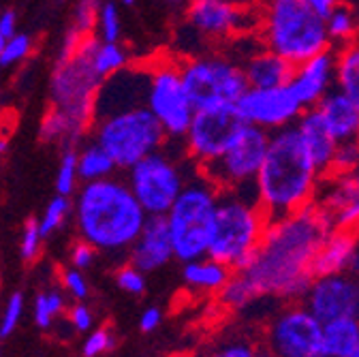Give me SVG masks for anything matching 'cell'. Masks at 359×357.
<instances>
[{
	"mask_svg": "<svg viewBox=\"0 0 359 357\" xmlns=\"http://www.w3.org/2000/svg\"><path fill=\"white\" fill-rule=\"evenodd\" d=\"M330 231L327 216L314 203L302 212L269 220L252 261L240 272L248 276L261 299L299 302L314 278V255Z\"/></svg>",
	"mask_w": 359,
	"mask_h": 357,
	"instance_id": "cell-1",
	"label": "cell"
},
{
	"mask_svg": "<svg viewBox=\"0 0 359 357\" xmlns=\"http://www.w3.org/2000/svg\"><path fill=\"white\" fill-rule=\"evenodd\" d=\"M73 214L79 238L105 255L128 252L150 218L128 182L116 175L83 182L75 195Z\"/></svg>",
	"mask_w": 359,
	"mask_h": 357,
	"instance_id": "cell-2",
	"label": "cell"
},
{
	"mask_svg": "<svg viewBox=\"0 0 359 357\" xmlns=\"http://www.w3.org/2000/svg\"><path fill=\"white\" fill-rule=\"evenodd\" d=\"M325 173L312 161L295 126L272 133L255 182V197L269 220L306 210L314 203Z\"/></svg>",
	"mask_w": 359,
	"mask_h": 357,
	"instance_id": "cell-3",
	"label": "cell"
},
{
	"mask_svg": "<svg viewBox=\"0 0 359 357\" xmlns=\"http://www.w3.org/2000/svg\"><path fill=\"white\" fill-rule=\"evenodd\" d=\"M252 9L259 41L293 67L332 50L325 18L304 0H255Z\"/></svg>",
	"mask_w": 359,
	"mask_h": 357,
	"instance_id": "cell-4",
	"label": "cell"
},
{
	"mask_svg": "<svg viewBox=\"0 0 359 357\" xmlns=\"http://www.w3.org/2000/svg\"><path fill=\"white\" fill-rule=\"evenodd\" d=\"M269 218L252 191H220L208 257L240 272L252 261Z\"/></svg>",
	"mask_w": 359,
	"mask_h": 357,
	"instance_id": "cell-5",
	"label": "cell"
},
{
	"mask_svg": "<svg viewBox=\"0 0 359 357\" xmlns=\"http://www.w3.org/2000/svg\"><path fill=\"white\" fill-rule=\"evenodd\" d=\"M218 201L220 189L197 169L171 210L165 214L175 261L187 263L208 257L216 225Z\"/></svg>",
	"mask_w": 359,
	"mask_h": 357,
	"instance_id": "cell-6",
	"label": "cell"
},
{
	"mask_svg": "<svg viewBox=\"0 0 359 357\" xmlns=\"http://www.w3.org/2000/svg\"><path fill=\"white\" fill-rule=\"evenodd\" d=\"M99 41L101 39L95 32L86 36L73 52H58L50 79L52 105L88 124L90 128L95 122V101L99 88L105 81L95 69V52Z\"/></svg>",
	"mask_w": 359,
	"mask_h": 357,
	"instance_id": "cell-7",
	"label": "cell"
},
{
	"mask_svg": "<svg viewBox=\"0 0 359 357\" xmlns=\"http://www.w3.org/2000/svg\"><path fill=\"white\" fill-rule=\"evenodd\" d=\"M90 135L114 159L120 171H128L135 163L169 144L165 128L146 105L95 120Z\"/></svg>",
	"mask_w": 359,
	"mask_h": 357,
	"instance_id": "cell-8",
	"label": "cell"
},
{
	"mask_svg": "<svg viewBox=\"0 0 359 357\" xmlns=\"http://www.w3.org/2000/svg\"><path fill=\"white\" fill-rule=\"evenodd\" d=\"M195 171L197 167L189 161L182 142L177 152H171L169 140L163 150L135 163L126 171V182L148 216H165Z\"/></svg>",
	"mask_w": 359,
	"mask_h": 357,
	"instance_id": "cell-9",
	"label": "cell"
},
{
	"mask_svg": "<svg viewBox=\"0 0 359 357\" xmlns=\"http://www.w3.org/2000/svg\"><path fill=\"white\" fill-rule=\"evenodd\" d=\"M180 71L195 109L236 105L248 88L242 65L224 48L180 58Z\"/></svg>",
	"mask_w": 359,
	"mask_h": 357,
	"instance_id": "cell-10",
	"label": "cell"
},
{
	"mask_svg": "<svg viewBox=\"0 0 359 357\" xmlns=\"http://www.w3.org/2000/svg\"><path fill=\"white\" fill-rule=\"evenodd\" d=\"M148 67L150 77L146 107L156 116L171 142H182L195 116V105L187 93L182 71H180V58L163 56L152 60Z\"/></svg>",
	"mask_w": 359,
	"mask_h": 357,
	"instance_id": "cell-11",
	"label": "cell"
},
{
	"mask_svg": "<svg viewBox=\"0 0 359 357\" xmlns=\"http://www.w3.org/2000/svg\"><path fill=\"white\" fill-rule=\"evenodd\" d=\"M184 34L197 39L199 50L224 48L233 39L252 32L257 18L252 5H242L236 0H203L189 3L182 13Z\"/></svg>",
	"mask_w": 359,
	"mask_h": 357,
	"instance_id": "cell-12",
	"label": "cell"
},
{
	"mask_svg": "<svg viewBox=\"0 0 359 357\" xmlns=\"http://www.w3.org/2000/svg\"><path fill=\"white\" fill-rule=\"evenodd\" d=\"M263 342L276 357H325L323 323L302 302L278 304L265 321Z\"/></svg>",
	"mask_w": 359,
	"mask_h": 357,
	"instance_id": "cell-13",
	"label": "cell"
},
{
	"mask_svg": "<svg viewBox=\"0 0 359 357\" xmlns=\"http://www.w3.org/2000/svg\"><path fill=\"white\" fill-rule=\"evenodd\" d=\"M272 133L244 124L236 142L216 163L199 169L220 191H252Z\"/></svg>",
	"mask_w": 359,
	"mask_h": 357,
	"instance_id": "cell-14",
	"label": "cell"
},
{
	"mask_svg": "<svg viewBox=\"0 0 359 357\" xmlns=\"http://www.w3.org/2000/svg\"><path fill=\"white\" fill-rule=\"evenodd\" d=\"M242 126L244 122L236 105L195 109L191 126L187 130V135L182 137V148L189 161L197 169H203L216 163L227 152V148L240 135Z\"/></svg>",
	"mask_w": 359,
	"mask_h": 357,
	"instance_id": "cell-15",
	"label": "cell"
},
{
	"mask_svg": "<svg viewBox=\"0 0 359 357\" xmlns=\"http://www.w3.org/2000/svg\"><path fill=\"white\" fill-rule=\"evenodd\" d=\"M236 109L244 124L263 128L267 133L295 126L299 116L306 112L289 83L272 88H246V93L236 103Z\"/></svg>",
	"mask_w": 359,
	"mask_h": 357,
	"instance_id": "cell-16",
	"label": "cell"
},
{
	"mask_svg": "<svg viewBox=\"0 0 359 357\" xmlns=\"http://www.w3.org/2000/svg\"><path fill=\"white\" fill-rule=\"evenodd\" d=\"M299 302L321 323L359 317V278L351 272L314 276Z\"/></svg>",
	"mask_w": 359,
	"mask_h": 357,
	"instance_id": "cell-17",
	"label": "cell"
},
{
	"mask_svg": "<svg viewBox=\"0 0 359 357\" xmlns=\"http://www.w3.org/2000/svg\"><path fill=\"white\" fill-rule=\"evenodd\" d=\"M148 77H150L148 65H128L116 75L107 77L99 88V95L95 101V120L137 105H146Z\"/></svg>",
	"mask_w": 359,
	"mask_h": 357,
	"instance_id": "cell-18",
	"label": "cell"
},
{
	"mask_svg": "<svg viewBox=\"0 0 359 357\" xmlns=\"http://www.w3.org/2000/svg\"><path fill=\"white\" fill-rule=\"evenodd\" d=\"M289 88L304 109H312L336 88V50H325L293 67Z\"/></svg>",
	"mask_w": 359,
	"mask_h": 357,
	"instance_id": "cell-19",
	"label": "cell"
},
{
	"mask_svg": "<svg viewBox=\"0 0 359 357\" xmlns=\"http://www.w3.org/2000/svg\"><path fill=\"white\" fill-rule=\"evenodd\" d=\"M175 259L171 236L165 216H150L137 242L128 250V263L140 267L144 274H154Z\"/></svg>",
	"mask_w": 359,
	"mask_h": 357,
	"instance_id": "cell-20",
	"label": "cell"
},
{
	"mask_svg": "<svg viewBox=\"0 0 359 357\" xmlns=\"http://www.w3.org/2000/svg\"><path fill=\"white\" fill-rule=\"evenodd\" d=\"M359 250L357 229H332L321 242L312 261V276L351 272Z\"/></svg>",
	"mask_w": 359,
	"mask_h": 357,
	"instance_id": "cell-21",
	"label": "cell"
},
{
	"mask_svg": "<svg viewBox=\"0 0 359 357\" xmlns=\"http://www.w3.org/2000/svg\"><path fill=\"white\" fill-rule=\"evenodd\" d=\"M295 130H297L302 144L306 146L308 154L312 156V161L319 165V169L323 173H327L330 167H332L338 142L332 135V130L327 128L321 114L317 112V107L306 109L299 116V120L295 122Z\"/></svg>",
	"mask_w": 359,
	"mask_h": 357,
	"instance_id": "cell-22",
	"label": "cell"
},
{
	"mask_svg": "<svg viewBox=\"0 0 359 357\" xmlns=\"http://www.w3.org/2000/svg\"><path fill=\"white\" fill-rule=\"evenodd\" d=\"M317 112L325 120L338 144L359 140V107L342 90L334 88L330 95L321 99Z\"/></svg>",
	"mask_w": 359,
	"mask_h": 357,
	"instance_id": "cell-23",
	"label": "cell"
},
{
	"mask_svg": "<svg viewBox=\"0 0 359 357\" xmlns=\"http://www.w3.org/2000/svg\"><path fill=\"white\" fill-rule=\"evenodd\" d=\"M233 270L224 263L212 259V257H201L182 263V281L189 289L201 293V295H218L222 287L227 285L231 278Z\"/></svg>",
	"mask_w": 359,
	"mask_h": 357,
	"instance_id": "cell-24",
	"label": "cell"
},
{
	"mask_svg": "<svg viewBox=\"0 0 359 357\" xmlns=\"http://www.w3.org/2000/svg\"><path fill=\"white\" fill-rule=\"evenodd\" d=\"M359 344V317H340L323 323L325 357H351Z\"/></svg>",
	"mask_w": 359,
	"mask_h": 357,
	"instance_id": "cell-25",
	"label": "cell"
},
{
	"mask_svg": "<svg viewBox=\"0 0 359 357\" xmlns=\"http://www.w3.org/2000/svg\"><path fill=\"white\" fill-rule=\"evenodd\" d=\"M325 30H327V36H330V43H332L334 50L348 46V43L359 39L357 7L353 3H348V0H344V3L334 7L325 15Z\"/></svg>",
	"mask_w": 359,
	"mask_h": 357,
	"instance_id": "cell-26",
	"label": "cell"
},
{
	"mask_svg": "<svg viewBox=\"0 0 359 357\" xmlns=\"http://www.w3.org/2000/svg\"><path fill=\"white\" fill-rule=\"evenodd\" d=\"M336 88L359 107V39L336 50Z\"/></svg>",
	"mask_w": 359,
	"mask_h": 357,
	"instance_id": "cell-27",
	"label": "cell"
},
{
	"mask_svg": "<svg viewBox=\"0 0 359 357\" xmlns=\"http://www.w3.org/2000/svg\"><path fill=\"white\" fill-rule=\"evenodd\" d=\"M77 171L81 182H95L109 177L118 171L114 159L93 140L77 150Z\"/></svg>",
	"mask_w": 359,
	"mask_h": 357,
	"instance_id": "cell-28",
	"label": "cell"
},
{
	"mask_svg": "<svg viewBox=\"0 0 359 357\" xmlns=\"http://www.w3.org/2000/svg\"><path fill=\"white\" fill-rule=\"evenodd\" d=\"M67 293L58 289H43L34 295L32 302V321L39 330L48 332L52 330L60 317L67 315Z\"/></svg>",
	"mask_w": 359,
	"mask_h": 357,
	"instance_id": "cell-29",
	"label": "cell"
},
{
	"mask_svg": "<svg viewBox=\"0 0 359 357\" xmlns=\"http://www.w3.org/2000/svg\"><path fill=\"white\" fill-rule=\"evenodd\" d=\"M218 302L227 310L242 312V310H248L250 306L265 302V299L259 297L255 285L248 281V276L244 272H233L231 278L227 281V285H224L222 291L218 293Z\"/></svg>",
	"mask_w": 359,
	"mask_h": 357,
	"instance_id": "cell-30",
	"label": "cell"
},
{
	"mask_svg": "<svg viewBox=\"0 0 359 357\" xmlns=\"http://www.w3.org/2000/svg\"><path fill=\"white\" fill-rule=\"evenodd\" d=\"M128 65H130V52L120 41H116V43L99 41L97 52H95V69L103 79L116 75L118 71H122Z\"/></svg>",
	"mask_w": 359,
	"mask_h": 357,
	"instance_id": "cell-31",
	"label": "cell"
},
{
	"mask_svg": "<svg viewBox=\"0 0 359 357\" xmlns=\"http://www.w3.org/2000/svg\"><path fill=\"white\" fill-rule=\"evenodd\" d=\"M71 212H73V201H71V197H65V195H56L48 206H45L43 214L39 216V227H41V234L45 236V240L65 225Z\"/></svg>",
	"mask_w": 359,
	"mask_h": 357,
	"instance_id": "cell-32",
	"label": "cell"
},
{
	"mask_svg": "<svg viewBox=\"0 0 359 357\" xmlns=\"http://www.w3.org/2000/svg\"><path fill=\"white\" fill-rule=\"evenodd\" d=\"M77 182H81L77 171V148L62 150V159L56 173V195L71 197L77 191Z\"/></svg>",
	"mask_w": 359,
	"mask_h": 357,
	"instance_id": "cell-33",
	"label": "cell"
},
{
	"mask_svg": "<svg viewBox=\"0 0 359 357\" xmlns=\"http://www.w3.org/2000/svg\"><path fill=\"white\" fill-rule=\"evenodd\" d=\"M116 334L111 328L107 325H101V328H95L90 330L81 342V357H105L107 353L114 351L116 346Z\"/></svg>",
	"mask_w": 359,
	"mask_h": 357,
	"instance_id": "cell-34",
	"label": "cell"
},
{
	"mask_svg": "<svg viewBox=\"0 0 359 357\" xmlns=\"http://www.w3.org/2000/svg\"><path fill=\"white\" fill-rule=\"evenodd\" d=\"M24 312H26V295L22 291L11 293L3 306V312H0V338H9L20 328Z\"/></svg>",
	"mask_w": 359,
	"mask_h": 357,
	"instance_id": "cell-35",
	"label": "cell"
},
{
	"mask_svg": "<svg viewBox=\"0 0 359 357\" xmlns=\"http://www.w3.org/2000/svg\"><path fill=\"white\" fill-rule=\"evenodd\" d=\"M122 34V20H120V11L114 0H105L99 9V18H97V36L101 41L107 43H116L120 41Z\"/></svg>",
	"mask_w": 359,
	"mask_h": 357,
	"instance_id": "cell-36",
	"label": "cell"
},
{
	"mask_svg": "<svg viewBox=\"0 0 359 357\" xmlns=\"http://www.w3.org/2000/svg\"><path fill=\"white\" fill-rule=\"evenodd\" d=\"M114 281H116V287L126 293V295H133V297H140L146 293V287H148V281H146V274L140 270V267H135L133 263H124L120 265L116 274H114Z\"/></svg>",
	"mask_w": 359,
	"mask_h": 357,
	"instance_id": "cell-37",
	"label": "cell"
},
{
	"mask_svg": "<svg viewBox=\"0 0 359 357\" xmlns=\"http://www.w3.org/2000/svg\"><path fill=\"white\" fill-rule=\"evenodd\" d=\"M45 236L41 234L39 227V218H28L24 222V229H22V238H20V257L26 263H32L39 259L41 248H43Z\"/></svg>",
	"mask_w": 359,
	"mask_h": 357,
	"instance_id": "cell-38",
	"label": "cell"
},
{
	"mask_svg": "<svg viewBox=\"0 0 359 357\" xmlns=\"http://www.w3.org/2000/svg\"><path fill=\"white\" fill-rule=\"evenodd\" d=\"M60 289L71 297L73 302H88L90 297V281L88 276L77 270V267H65L60 272Z\"/></svg>",
	"mask_w": 359,
	"mask_h": 357,
	"instance_id": "cell-39",
	"label": "cell"
},
{
	"mask_svg": "<svg viewBox=\"0 0 359 357\" xmlns=\"http://www.w3.org/2000/svg\"><path fill=\"white\" fill-rule=\"evenodd\" d=\"M32 52V36L30 34H13L5 41V48L0 52V69H9L24 58H28Z\"/></svg>",
	"mask_w": 359,
	"mask_h": 357,
	"instance_id": "cell-40",
	"label": "cell"
},
{
	"mask_svg": "<svg viewBox=\"0 0 359 357\" xmlns=\"http://www.w3.org/2000/svg\"><path fill=\"white\" fill-rule=\"evenodd\" d=\"M259 342H252L250 338L238 336V338H229L222 340L220 344L212 346L210 351L201 353L199 357H255Z\"/></svg>",
	"mask_w": 359,
	"mask_h": 357,
	"instance_id": "cell-41",
	"label": "cell"
},
{
	"mask_svg": "<svg viewBox=\"0 0 359 357\" xmlns=\"http://www.w3.org/2000/svg\"><path fill=\"white\" fill-rule=\"evenodd\" d=\"M357 165H359V140H355V142H342L336 148V154H334V161H332V167H330L327 173L346 175Z\"/></svg>",
	"mask_w": 359,
	"mask_h": 357,
	"instance_id": "cell-42",
	"label": "cell"
},
{
	"mask_svg": "<svg viewBox=\"0 0 359 357\" xmlns=\"http://www.w3.org/2000/svg\"><path fill=\"white\" fill-rule=\"evenodd\" d=\"M67 323L75 334H88L90 330H95L97 317L95 310L88 306V302H73V306H69L67 310Z\"/></svg>",
	"mask_w": 359,
	"mask_h": 357,
	"instance_id": "cell-43",
	"label": "cell"
},
{
	"mask_svg": "<svg viewBox=\"0 0 359 357\" xmlns=\"http://www.w3.org/2000/svg\"><path fill=\"white\" fill-rule=\"evenodd\" d=\"M99 255L101 252L93 244H88L86 240L79 238L71 246V250H69V263H71V267H77V270L86 272V270H90V267L95 265V261H97Z\"/></svg>",
	"mask_w": 359,
	"mask_h": 357,
	"instance_id": "cell-44",
	"label": "cell"
},
{
	"mask_svg": "<svg viewBox=\"0 0 359 357\" xmlns=\"http://www.w3.org/2000/svg\"><path fill=\"white\" fill-rule=\"evenodd\" d=\"M163 323V310L158 306H148L142 310V315H140V330L144 334H152L161 328Z\"/></svg>",
	"mask_w": 359,
	"mask_h": 357,
	"instance_id": "cell-45",
	"label": "cell"
},
{
	"mask_svg": "<svg viewBox=\"0 0 359 357\" xmlns=\"http://www.w3.org/2000/svg\"><path fill=\"white\" fill-rule=\"evenodd\" d=\"M0 34L5 39H11L13 34H18V15L15 11L7 9L0 13Z\"/></svg>",
	"mask_w": 359,
	"mask_h": 357,
	"instance_id": "cell-46",
	"label": "cell"
},
{
	"mask_svg": "<svg viewBox=\"0 0 359 357\" xmlns=\"http://www.w3.org/2000/svg\"><path fill=\"white\" fill-rule=\"evenodd\" d=\"M304 3H306V5H310L314 11L321 13V15L325 18L334 7H338L340 3H344V0H304Z\"/></svg>",
	"mask_w": 359,
	"mask_h": 357,
	"instance_id": "cell-47",
	"label": "cell"
},
{
	"mask_svg": "<svg viewBox=\"0 0 359 357\" xmlns=\"http://www.w3.org/2000/svg\"><path fill=\"white\" fill-rule=\"evenodd\" d=\"M154 3L165 7L167 11H182V13L189 7V0H154Z\"/></svg>",
	"mask_w": 359,
	"mask_h": 357,
	"instance_id": "cell-48",
	"label": "cell"
},
{
	"mask_svg": "<svg viewBox=\"0 0 359 357\" xmlns=\"http://www.w3.org/2000/svg\"><path fill=\"white\" fill-rule=\"evenodd\" d=\"M255 357H276V355H274L272 351H269V349H267V344H265V342L261 340V342L257 344V351H255Z\"/></svg>",
	"mask_w": 359,
	"mask_h": 357,
	"instance_id": "cell-49",
	"label": "cell"
},
{
	"mask_svg": "<svg viewBox=\"0 0 359 357\" xmlns=\"http://www.w3.org/2000/svg\"><path fill=\"white\" fill-rule=\"evenodd\" d=\"M346 175H348L351 180H353V184H355V187L359 189V165H357V167H355V169H353L351 173H346Z\"/></svg>",
	"mask_w": 359,
	"mask_h": 357,
	"instance_id": "cell-50",
	"label": "cell"
},
{
	"mask_svg": "<svg viewBox=\"0 0 359 357\" xmlns=\"http://www.w3.org/2000/svg\"><path fill=\"white\" fill-rule=\"evenodd\" d=\"M7 150H9V137L0 135V154H7Z\"/></svg>",
	"mask_w": 359,
	"mask_h": 357,
	"instance_id": "cell-51",
	"label": "cell"
},
{
	"mask_svg": "<svg viewBox=\"0 0 359 357\" xmlns=\"http://www.w3.org/2000/svg\"><path fill=\"white\" fill-rule=\"evenodd\" d=\"M137 0H120V5H124V7H133Z\"/></svg>",
	"mask_w": 359,
	"mask_h": 357,
	"instance_id": "cell-52",
	"label": "cell"
},
{
	"mask_svg": "<svg viewBox=\"0 0 359 357\" xmlns=\"http://www.w3.org/2000/svg\"><path fill=\"white\" fill-rule=\"evenodd\" d=\"M5 41H7V39H5L3 34H0V52H3V48H5Z\"/></svg>",
	"mask_w": 359,
	"mask_h": 357,
	"instance_id": "cell-53",
	"label": "cell"
},
{
	"mask_svg": "<svg viewBox=\"0 0 359 357\" xmlns=\"http://www.w3.org/2000/svg\"><path fill=\"white\" fill-rule=\"evenodd\" d=\"M189 3H203V0H189ZM236 3H242V5H246L244 0H236Z\"/></svg>",
	"mask_w": 359,
	"mask_h": 357,
	"instance_id": "cell-54",
	"label": "cell"
},
{
	"mask_svg": "<svg viewBox=\"0 0 359 357\" xmlns=\"http://www.w3.org/2000/svg\"><path fill=\"white\" fill-rule=\"evenodd\" d=\"M351 357H359V344H357V349L353 351V355H351Z\"/></svg>",
	"mask_w": 359,
	"mask_h": 357,
	"instance_id": "cell-55",
	"label": "cell"
},
{
	"mask_svg": "<svg viewBox=\"0 0 359 357\" xmlns=\"http://www.w3.org/2000/svg\"><path fill=\"white\" fill-rule=\"evenodd\" d=\"M244 3H246V5H255V0H244Z\"/></svg>",
	"mask_w": 359,
	"mask_h": 357,
	"instance_id": "cell-56",
	"label": "cell"
},
{
	"mask_svg": "<svg viewBox=\"0 0 359 357\" xmlns=\"http://www.w3.org/2000/svg\"><path fill=\"white\" fill-rule=\"evenodd\" d=\"M348 3H353V5H357V3H359V0H348Z\"/></svg>",
	"mask_w": 359,
	"mask_h": 357,
	"instance_id": "cell-57",
	"label": "cell"
},
{
	"mask_svg": "<svg viewBox=\"0 0 359 357\" xmlns=\"http://www.w3.org/2000/svg\"><path fill=\"white\" fill-rule=\"evenodd\" d=\"M355 7H357V15H359V3H357V5H355Z\"/></svg>",
	"mask_w": 359,
	"mask_h": 357,
	"instance_id": "cell-58",
	"label": "cell"
}]
</instances>
